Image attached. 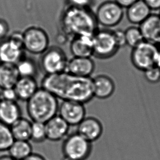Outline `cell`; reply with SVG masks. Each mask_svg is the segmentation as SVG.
Returning a JSON list of instances; mask_svg holds the SVG:
<instances>
[{
	"instance_id": "cell-1",
	"label": "cell",
	"mask_w": 160,
	"mask_h": 160,
	"mask_svg": "<svg viewBox=\"0 0 160 160\" xmlns=\"http://www.w3.org/2000/svg\"><path fill=\"white\" fill-rule=\"evenodd\" d=\"M41 88L52 93L58 99L87 103L94 98L92 78L80 77L65 71L45 75Z\"/></svg>"
},
{
	"instance_id": "cell-2",
	"label": "cell",
	"mask_w": 160,
	"mask_h": 160,
	"mask_svg": "<svg viewBox=\"0 0 160 160\" xmlns=\"http://www.w3.org/2000/svg\"><path fill=\"white\" fill-rule=\"evenodd\" d=\"M61 24L65 36L71 39L80 35L93 36L98 29L95 15L88 8L70 7L63 14Z\"/></svg>"
},
{
	"instance_id": "cell-3",
	"label": "cell",
	"mask_w": 160,
	"mask_h": 160,
	"mask_svg": "<svg viewBox=\"0 0 160 160\" xmlns=\"http://www.w3.org/2000/svg\"><path fill=\"white\" fill-rule=\"evenodd\" d=\"M58 99L42 88L27 101V112L33 122L46 123L58 114Z\"/></svg>"
},
{
	"instance_id": "cell-4",
	"label": "cell",
	"mask_w": 160,
	"mask_h": 160,
	"mask_svg": "<svg viewBox=\"0 0 160 160\" xmlns=\"http://www.w3.org/2000/svg\"><path fill=\"white\" fill-rule=\"evenodd\" d=\"M93 55L99 59H108L114 56L119 51L113 31L109 29L98 30L93 35Z\"/></svg>"
},
{
	"instance_id": "cell-5",
	"label": "cell",
	"mask_w": 160,
	"mask_h": 160,
	"mask_svg": "<svg viewBox=\"0 0 160 160\" xmlns=\"http://www.w3.org/2000/svg\"><path fill=\"white\" fill-rule=\"evenodd\" d=\"M160 52L158 45L144 41L132 48L131 54L132 65L139 71H145L155 66Z\"/></svg>"
},
{
	"instance_id": "cell-6",
	"label": "cell",
	"mask_w": 160,
	"mask_h": 160,
	"mask_svg": "<svg viewBox=\"0 0 160 160\" xmlns=\"http://www.w3.org/2000/svg\"><path fill=\"white\" fill-rule=\"evenodd\" d=\"M92 149V143L87 141L77 132L68 135L62 145L64 157L74 160H87Z\"/></svg>"
},
{
	"instance_id": "cell-7",
	"label": "cell",
	"mask_w": 160,
	"mask_h": 160,
	"mask_svg": "<svg viewBox=\"0 0 160 160\" xmlns=\"http://www.w3.org/2000/svg\"><path fill=\"white\" fill-rule=\"evenodd\" d=\"M68 58L65 52L58 46H51L42 54L39 67L45 75H52L66 71Z\"/></svg>"
},
{
	"instance_id": "cell-8",
	"label": "cell",
	"mask_w": 160,
	"mask_h": 160,
	"mask_svg": "<svg viewBox=\"0 0 160 160\" xmlns=\"http://www.w3.org/2000/svg\"><path fill=\"white\" fill-rule=\"evenodd\" d=\"M22 33L24 49L31 54L42 55L49 47V36L43 28L31 26Z\"/></svg>"
},
{
	"instance_id": "cell-9",
	"label": "cell",
	"mask_w": 160,
	"mask_h": 160,
	"mask_svg": "<svg viewBox=\"0 0 160 160\" xmlns=\"http://www.w3.org/2000/svg\"><path fill=\"white\" fill-rule=\"evenodd\" d=\"M123 15L122 7L115 1H107L100 5L95 17L98 24L109 28L118 25Z\"/></svg>"
},
{
	"instance_id": "cell-10",
	"label": "cell",
	"mask_w": 160,
	"mask_h": 160,
	"mask_svg": "<svg viewBox=\"0 0 160 160\" xmlns=\"http://www.w3.org/2000/svg\"><path fill=\"white\" fill-rule=\"evenodd\" d=\"M58 114L70 126H78L86 117V109L82 103L62 101L59 104Z\"/></svg>"
},
{
	"instance_id": "cell-11",
	"label": "cell",
	"mask_w": 160,
	"mask_h": 160,
	"mask_svg": "<svg viewBox=\"0 0 160 160\" xmlns=\"http://www.w3.org/2000/svg\"><path fill=\"white\" fill-rule=\"evenodd\" d=\"M25 56L24 47L8 37L0 42V63L16 65Z\"/></svg>"
},
{
	"instance_id": "cell-12",
	"label": "cell",
	"mask_w": 160,
	"mask_h": 160,
	"mask_svg": "<svg viewBox=\"0 0 160 160\" xmlns=\"http://www.w3.org/2000/svg\"><path fill=\"white\" fill-rule=\"evenodd\" d=\"M77 127L78 134L91 143L99 139L103 132L102 122L93 117H85Z\"/></svg>"
},
{
	"instance_id": "cell-13",
	"label": "cell",
	"mask_w": 160,
	"mask_h": 160,
	"mask_svg": "<svg viewBox=\"0 0 160 160\" xmlns=\"http://www.w3.org/2000/svg\"><path fill=\"white\" fill-rule=\"evenodd\" d=\"M95 69V63L91 58L73 57L68 61L66 71L80 77H91Z\"/></svg>"
},
{
	"instance_id": "cell-14",
	"label": "cell",
	"mask_w": 160,
	"mask_h": 160,
	"mask_svg": "<svg viewBox=\"0 0 160 160\" xmlns=\"http://www.w3.org/2000/svg\"><path fill=\"white\" fill-rule=\"evenodd\" d=\"M47 139L52 142L63 140L68 136L70 126L58 115L46 123Z\"/></svg>"
},
{
	"instance_id": "cell-15",
	"label": "cell",
	"mask_w": 160,
	"mask_h": 160,
	"mask_svg": "<svg viewBox=\"0 0 160 160\" xmlns=\"http://www.w3.org/2000/svg\"><path fill=\"white\" fill-rule=\"evenodd\" d=\"M144 39L156 45L160 44V15L152 14L139 25Z\"/></svg>"
},
{
	"instance_id": "cell-16",
	"label": "cell",
	"mask_w": 160,
	"mask_h": 160,
	"mask_svg": "<svg viewBox=\"0 0 160 160\" xmlns=\"http://www.w3.org/2000/svg\"><path fill=\"white\" fill-rule=\"evenodd\" d=\"M94 98L104 100L114 93L115 84L114 80L106 74H99L92 78Z\"/></svg>"
},
{
	"instance_id": "cell-17",
	"label": "cell",
	"mask_w": 160,
	"mask_h": 160,
	"mask_svg": "<svg viewBox=\"0 0 160 160\" xmlns=\"http://www.w3.org/2000/svg\"><path fill=\"white\" fill-rule=\"evenodd\" d=\"M93 36L80 35L72 38L69 49L73 57L91 58L93 55Z\"/></svg>"
},
{
	"instance_id": "cell-18",
	"label": "cell",
	"mask_w": 160,
	"mask_h": 160,
	"mask_svg": "<svg viewBox=\"0 0 160 160\" xmlns=\"http://www.w3.org/2000/svg\"><path fill=\"white\" fill-rule=\"evenodd\" d=\"M22 117V111L17 101L0 100V122L11 126Z\"/></svg>"
},
{
	"instance_id": "cell-19",
	"label": "cell",
	"mask_w": 160,
	"mask_h": 160,
	"mask_svg": "<svg viewBox=\"0 0 160 160\" xmlns=\"http://www.w3.org/2000/svg\"><path fill=\"white\" fill-rule=\"evenodd\" d=\"M152 14V11L143 0H138L128 7L126 15L129 22L134 25H141Z\"/></svg>"
},
{
	"instance_id": "cell-20",
	"label": "cell",
	"mask_w": 160,
	"mask_h": 160,
	"mask_svg": "<svg viewBox=\"0 0 160 160\" xmlns=\"http://www.w3.org/2000/svg\"><path fill=\"white\" fill-rule=\"evenodd\" d=\"M18 99L27 102L39 89L35 78L20 77L14 87Z\"/></svg>"
},
{
	"instance_id": "cell-21",
	"label": "cell",
	"mask_w": 160,
	"mask_h": 160,
	"mask_svg": "<svg viewBox=\"0 0 160 160\" xmlns=\"http://www.w3.org/2000/svg\"><path fill=\"white\" fill-rule=\"evenodd\" d=\"M20 77L15 64L0 63V89L14 88Z\"/></svg>"
},
{
	"instance_id": "cell-22",
	"label": "cell",
	"mask_w": 160,
	"mask_h": 160,
	"mask_svg": "<svg viewBox=\"0 0 160 160\" xmlns=\"http://www.w3.org/2000/svg\"><path fill=\"white\" fill-rule=\"evenodd\" d=\"M32 122L28 119L21 117L10 126L15 140L30 141Z\"/></svg>"
},
{
	"instance_id": "cell-23",
	"label": "cell",
	"mask_w": 160,
	"mask_h": 160,
	"mask_svg": "<svg viewBox=\"0 0 160 160\" xmlns=\"http://www.w3.org/2000/svg\"><path fill=\"white\" fill-rule=\"evenodd\" d=\"M9 155L15 160H22L33 153L29 141L15 140L8 150Z\"/></svg>"
},
{
	"instance_id": "cell-24",
	"label": "cell",
	"mask_w": 160,
	"mask_h": 160,
	"mask_svg": "<svg viewBox=\"0 0 160 160\" xmlns=\"http://www.w3.org/2000/svg\"><path fill=\"white\" fill-rule=\"evenodd\" d=\"M16 66L20 77L35 78L37 74V64L32 58L25 56L16 64Z\"/></svg>"
},
{
	"instance_id": "cell-25",
	"label": "cell",
	"mask_w": 160,
	"mask_h": 160,
	"mask_svg": "<svg viewBox=\"0 0 160 160\" xmlns=\"http://www.w3.org/2000/svg\"><path fill=\"white\" fill-rule=\"evenodd\" d=\"M14 141L10 126L0 122V152L8 151Z\"/></svg>"
},
{
	"instance_id": "cell-26",
	"label": "cell",
	"mask_w": 160,
	"mask_h": 160,
	"mask_svg": "<svg viewBox=\"0 0 160 160\" xmlns=\"http://www.w3.org/2000/svg\"><path fill=\"white\" fill-rule=\"evenodd\" d=\"M125 31L126 45L133 48L144 41L139 28L131 26Z\"/></svg>"
},
{
	"instance_id": "cell-27",
	"label": "cell",
	"mask_w": 160,
	"mask_h": 160,
	"mask_svg": "<svg viewBox=\"0 0 160 160\" xmlns=\"http://www.w3.org/2000/svg\"><path fill=\"white\" fill-rule=\"evenodd\" d=\"M47 139L46 125L40 122H32L30 140L35 143H41Z\"/></svg>"
},
{
	"instance_id": "cell-28",
	"label": "cell",
	"mask_w": 160,
	"mask_h": 160,
	"mask_svg": "<svg viewBox=\"0 0 160 160\" xmlns=\"http://www.w3.org/2000/svg\"><path fill=\"white\" fill-rule=\"evenodd\" d=\"M144 75L145 79L151 84L160 82V69L156 66L144 72Z\"/></svg>"
},
{
	"instance_id": "cell-29",
	"label": "cell",
	"mask_w": 160,
	"mask_h": 160,
	"mask_svg": "<svg viewBox=\"0 0 160 160\" xmlns=\"http://www.w3.org/2000/svg\"><path fill=\"white\" fill-rule=\"evenodd\" d=\"M1 93L0 94V98L1 100L17 101L18 99L17 96L14 88L3 89L1 90Z\"/></svg>"
},
{
	"instance_id": "cell-30",
	"label": "cell",
	"mask_w": 160,
	"mask_h": 160,
	"mask_svg": "<svg viewBox=\"0 0 160 160\" xmlns=\"http://www.w3.org/2000/svg\"><path fill=\"white\" fill-rule=\"evenodd\" d=\"M115 39L119 48H122L126 45V43L125 31L120 29H117L113 30Z\"/></svg>"
},
{
	"instance_id": "cell-31",
	"label": "cell",
	"mask_w": 160,
	"mask_h": 160,
	"mask_svg": "<svg viewBox=\"0 0 160 160\" xmlns=\"http://www.w3.org/2000/svg\"><path fill=\"white\" fill-rule=\"evenodd\" d=\"M9 31L8 24L4 20L0 19V40L6 38Z\"/></svg>"
},
{
	"instance_id": "cell-32",
	"label": "cell",
	"mask_w": 160,
	"mask_h": 160,
	"mask_svg": "<svg viewBox=\"0 0 160 160\" xmlns=\"http://www.w3.org/2000/svg\"><path fill=\"white\" fill-rule=\"evenodd\" d=\"M91 0H68L71 6L80 7V8H88L91 3Z\"/></svg>"
},
{
	"instance_id": "cell-33",
	"label": "cell",
	"mask_w": 160,
	"mask_h": 160,
	"mask_svg": "<svg viewBox=\"0 0 160 160\" xmlns=\"http://www.w3.org/2000/svg\"><path fill=\"white\" fill-rule=\"evenodd\" d=\"M151 11H160V0H143Z\"/></svg>"
},
{
	"instance_id": "cell-34",
	"label": "cell",
	"mask_w": 160,
	"mask_h": 160,
	"mask_svg": "<svg viewBox=\"0 0 160 160\" xmlns=\"http://www.w3.org/2000/svg\"><path fill=\"white\" fill-rule=\"evenodd\" d=\"M138 0H115V2L122 8H127Z\"/></svg>"
},
{
	"instance_id": "cell-35",
	"label": "cell",
	"mask_w": 160,
	"mask_h": 160,
	"mask_svg": "<svg viewBox=\"0 0 160 160\" xmlns=\"http://www.w3.org/2000/svg\"><path fill=\"white\" fill-rule=\"evenodd\" d=\"M22 160H47L44 157L36 153H32L30 155Z\"/></svg>"
},
{
	"instance_id": "cell-36",
	"label": "cell",
	"mask_w": 160,
	"mask_h": 160,
	"mask_svg": "<svg viewBox=\"0 0 160 160\" xmlns=\"http://www.w3.org/2000/svg\"><path fill=\"white\" fill-rule=\"evenodd\" d=\"M0 160H15L13 158H12L10 155H3L0 156Z\"/></svg>"
},
{
	"instance_id": "cell-37",
	"label": "cell",
	"mask_w": 160,
	"mask_h": 160,
	"mask_svg": "<svg viewBox=\"0 0 160 160\" xmlns=\"http://www.w3.org/2000/svg\"><path fill=\"white\" fill-rule=\"evenodd\" d=\"M155 66L158 67L160 69V52H159V54H158L157 60H156V65H155Z\"/></svg>"
},
{
	"instance_id": "cell-38",
	"label": "cell",
	"mask_w": 160,
	"mask_h": 160,
	"mask_svg": "<svg viewBox=\"0 0 160 160\" xmlns=\"http://www.w3.org/2000/svg\"><path fill=\"white\" fill-rule=\"evenodd\" d=\"M62 160H73V159H71V158H66V157H64L63 156V158Z\"/></svg>"
},
{
	"instance_id": "cell-39",
	"label": "cell",
	"mask_w": 160,
	"mask_h": 160,
	"mask_svg": "<svg viewBox=\"0 0 160 160\" xmlns=\"http://www.w3.org/2000/svg\"><path fill=\"white\" fill-rule=\"evenodd\" d=\"M159 15H160V14H159Z\"/></svg>"
},
{
	"instance_id": "cell-40",
	"label": "cell",
	"mask_w": 160,
	"mask_h": 160,
	"mask_svg": "<svg viewBox=\"0 0 160 160\" xmlns=\"http://www.w3.org/2000/svg\"><path fill=\"white\" fill-rule=\"evenodd\" d=\"M0 100H1V98H0Z\"/></svg>"
},
{
	"instance_id": "cell-41",
	"label": "cell",
	"mask_w": 160,
	"mask_h": 160,
	"mask_svg": "<svg viewBox=\"0 0 160 160\" xmlns=\"http://www.w3.org/2000/svg\"></svg>"
}]
</instances>
